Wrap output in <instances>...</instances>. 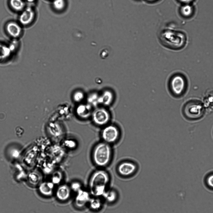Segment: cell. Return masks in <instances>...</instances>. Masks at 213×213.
<instances>
[{
  "label": "cell",
  "mask_w": 213,
  "mask_h": 213,
  "mask_svg": "<svg viewBox=\"0 0 213 213\" xmlns=\"http://www.w3.org/2000/svg\"><path fill=\"white\" fill-rule=\"evenodd\" d=\"M91 117L95 125L104 126L109 124L111 119V115L109 111L106 109L98 108L92 111Z\"/></svg>",
  "instance_id": "cell-6"
},
{
  "label": "cell",
  "mask_w": 213,
  "mask_h": 213,
  "mask_svg": "<svg viewBox=\"0 0 213 213\" xmlns=\"http://www.w3.org/2000/svg\"><path fill=\"white\" fill-rule=\"evenodd\" d=\"M137 169V166L130 160H124L119 163L117 167L118 173L123 177H128L134 174Z\"/></svg>",
  "instance_id": "cell-7"
},
{
  "label": "cell",
  "mask_w": 213,
  "mask_h": 213,
  "mask_svg": "<svg viewBox=\"0 0 213 213\" xmlns=\"http://www.w3.org/2000/svg\"><path fill=\"white\" fill-rule=\"evenodd\" d=\"M92 111L89 105H81L76 109V114L81 119H85L91 117Z\"/></svg>",
  "instance_id": "cell-12"
},
{
  "label": "cell",
  "mask_w": 213,
  "mask_h": 213,
  "mask_svg": "<svg viewBox=\"0 0 213 213\" xmlns=\"http://www.w3.org/2000/svg\"><path fill=\"white\" fill-rule=\"evenodd\" d=\"M70 188L71 190L76 192L82 189L81 184L78 182H72L71 184Z\"/></svg>",
  "instance_id": "cell-22"
},
{
  "label": "cell",
  "mask_w": 213,
  "mask_h": 213,
  "mask_svg": "<svg viewBox=\"0 0 213 213\" xmlns=\"http://www.w3.org/2000/svg\"><path fill=\"white\" fill-rule=\"evenodd\" d=\"M101 134L103 141L111 145L118 141L121 138V132L117 125L109 124L104 126Z\"/></svg>",
  "instance_id": "cell-3"
},
{
  "label": "cell",
  "mask_w": 213,
  "mask_h": 213,
  "mask_svg": "<svg viewBox=\"0 0 213 213\" xmlns=\"http://www.w3.org/2000/svg\"><path fill=\"white\" fill-rule=\"evenodd\" d=\"M182 2L185 3H188L191 2L192 0H179Z\"/></svg>",
  "instance_id": "cell-25"
},
{
  "label": "cell",
  "mask_w": 213,
  "mask_h": 213,
  "mask_svg": "<svg viewBox=\"0 0 213 213\" xmlns=\"http://www.w3.org/2000/svg\"><path fill=\"white\" fill-rule=\"evenodd\" d=\"M63 179L62 173L59 171H56L52 174L51 178V182L54 185L60 184Z\"/></svg>",
  "instance_id": "cell-17"
},
{
  "label": "cell",
  "mask_w": 213,
  "mask_h": 213,
  "mask_svg": "<svg viewBox=\"0 0 213 213\" xmlns=\"http://www.w3.org/2000/svg\"><path fill=\"white\" fill-rule=\"evenodd\" d=\"M102 196L107 201L111 202L114 201L116 200L117 194L115 191L109 190L106 191Z\"/></svg>",
  "instance_id": "cell-18"
},
{
  "label": "cell",
  "mask_w": 213,
  "mask_h": 213,
  "mask_svg": "<svg viewBox=\"0 0 213 213\" xmlns=\"http://www.w3.org/2000/svg\"><path fill=\"white\" fill-rule=\"evenodd\" d=\"M110 177L106 171L99 170L95 171L91 176L89 182L90 191L92 195L97 197L102 196L106 191Z\"/></svg>",
  "instance_id": "cell-1"
},
{
  "label": "cell",
  "mask_w": 213,
  "mask_h": 213,
  "mask_svg": "<svg viewBox=\"0 0 213 213\" xmlns=\"http://www.w3.org/2000/svg\"><path fill=\"white\" fill-rule=\"evenodd\" d=\"M10 50L9 47H7L0 44V58H4L7 55Z\"/></svg>",
  "instance_id": "cell-20"
},
{
  "label": "cell",
  "mask_w": 213,
  "mask_h": 213,
  "mask_svg": "<svg viewBox=\"0 0 213 213\" xmlns=\"http://www.w3.org/2000/svg\"><path fill=\"white\" fill-rule=\"evenodd\" d=\"M146 0L148 1H149V2H152V1H156L157 0Z\"/></svg>",
  "instance_id": "cell-27"
},
{
  "label": "cell",
  "mask_w": 213,
  "mask_h": 213,
  "mask_svg": "<svg viewBox=\"0 0 213 213\" xmlns=\"http://www.w3.org/2000/svg\"><path fill=\"white\" fill-rule=\"evenodd\" d=\"M35 16L34 10L31 7H27L23 10L19 17L21 24L23 25H27L33 21Z\"/></svg>",
  "instance_id": "cell-9"
},
{
  "label": "cell",
  "mask_w": 213,
  "mask_h": 213,
  "mask_svg": "<svg viewBox=\"0 0 213 213\" xmlns=\"http://www.w3.org/2000/svg\"><path fill=\"white\" fill-rule=\"evenodd\" d=\"M75 99L77 101H80L82 98V94L80 93H78L75 95Z\"/></svg>",
  "instance_id": "cell-24"
},
{
  "label": "cell",
  "mask_w": 213,
  "mask_h": 213,
  "mask_svg": "<svg viewBox=\"0 0 213 213\" xmlns=\"http://www.w3.org/2000/svg\"><path fill=\"white\" fill-rule=\"evenodd\" d=\"M55 185L51 181L44 183L42 186L43 193L47 196H51L53 193Z\"/></svg>",
  "instance_id": "cell-13"
},
{
  "label": "cell",
  "mask_w": 213,
  "mask_h": 213,
  "mask_svg": "<svg viewBox=\"0 0 213 213\" xmlns=\"http://www.w3.org/2000/svg\"><path fill=\"white\" fill-rule=\"evenodd\" d=\"M25 1L28 3H32L35 0H25Z\"/></svg>",
  "instance_id": "cell-26"
},
{
  "label": "cell",
  "mask_w": 213,
  "mask_h": 213,
  "mask_svg": "<svg viewBox=\"0 0 213 213\" xmlns=\"http://www.w3.org/2000/svg\"><path fill=\"white\" fill-rule=\"evenodd\" d=\"M187 87L185 78L180 74L173 76L169 82V87L172 94L176 97H180L185 92Z\"/></svg>",
  "instance_id": "cell-4"
},
{
  "label": "cell",
  "mask_w": 213,
  "mask_h": 213,
  "mask_svg": "<svg viewBox=\"0 0 213 213\" xmlns=\"http://www.w3.org/2000/svg\"><path fill=\"white\" fill-rule=\"evenodd\" d=\"M181 12L184 16L186 17L189 16L192 12V7L189 4H186L182 7Z\"/></svg>",
  "instance_id": "cell-19"
},
{
  "label": "cell",
  "mask_w": 213,
  "mask_h": 213,
  "mask_svg": "<svg viewBox=\"0 0 213 213\" xmlns=\"http://www.w3.org/2000/svg\"><path fill=\"white\" fill-rule=\"evenodd\" d=\"M90 199L89 192L82 189L77 192L75 199V205L78 208H82L89 203Z\"/></svg>",
  "instance_id": "cell-8"
},
{
  "label": "cell",
  "mask_w": 213,
  "mask_h": 213,
  "mask_svg": "<svg viewBox=\"0 0 213 213\" xmlns=\"http://www.w3.org/2000/svg\"><path fill=\"white\" fill-rule=\"evenodd\" d=\"M113 98L112 94L109 92H106L99 100V102L106 106H109L112 103Z\"/></svg>",
  "instance_id": "cell-15"
},
{
  "label": "cell",
  "mask_w": 213,
  "mask_h": 213,
  "mask_svg": "<svg viewBox=\"0 0 213 213\" xmlns=\"http://www.w3.org/2000/svg\"><path fill=\"white\" fill-rule=\"evenodd\" d=\"M6 30L10 36L15 38L19 37L22 32L21 27L17 23L13 22H10L7 24Z\"/></svg>",
  "instance_id": "cell-11"
},
{
  "label": "cell",
  "mask_w": 213,
  "mask_h": 213,
  "mask_svg": "<svg viewBox=\"0 0 213 213\" xmlns=\"http://www.w3.org/2000/svg\"><path fill=\"white\" fill-rule=\"evenodd\" d=\"M10 4L13 9L17 11L23 10L25 6L23 0H10Z\"/></svg>",
  "instance_id": "cell-14"
},
{
  "label": "cell",
  "mask_w": 213,
  "mask_h": 213,
  "mask_svg": "<svg viewBox=\"0 0 213 213\" xmlns=\"http://www.w3.org/2000/svg\"><path fill=\"white\" fill-rule=\"evenodd\" d=\"M65 3L64 0H54L53 6L57 10H62L65 7Z\"/></svg>",
  "instance_id": "cell-21"
},
{
  "label": "cell",
  "mask_w": 213,
  "mask_h": 213,
  "mask_svg": "<svg viewBox=\"0 0 213 213\" xmlns=\"http://www.w3.org/2000/svg\"><path fill=\"white\" fill-rule=\"evenodd\" d=\"M113 153L111 145L104 141L100 142L93 149L92 155L93 161L98 166H107L112 160Z\"/></svg>",
  "instance_id": "cell-2"
},
{
  "label": "cell",
  "mask_w": 213,
  "mask_h": 213,
  "mask_svg": "<svg viewBox=\"0 0 213 213\" xmlns=\"http://www.w3.org/2000/svg\"><path fill=\"white\" fill-rule=\"evenodd\" d=\"M206 182L210 187L213 188V174L208 177L206 179Z\"/></svg>",
  "instance_id": "cell-23"
},
{
  "label": "cell",
  "mask_w": 213,
  "mask_h": 213,
  "mask_svg": "<svg viewBox=\"0 0 213 213\" xmlns=\"http://www.w3.org/2000/svg\"><path fill=\"white\" fill-rule=\"evenodd\" d=\"M88 203L90 208L94 210L99 209L102 206L101 201L97 198H90Z\"/></svg>",
  "instance_id": "cell-16"
},
{
  "label": "cell",
  "mask_w": 213,
  "mask_h": 213,
  "mask_svg": "<svg viewBox=\"0 0 213 213\" xmlns=\"http://www.w3.org/2000/svg\"><path fill=\"white\" fill-rule=\"evenodd\" d=\"M71 189L66 185L59 186L56 191V196L59 200L64 201L67 200L71 195Z\"/></svg>",
  "instance_id": "cell-10"
},
{
  "label": "cell",
  "mask_w": 213,
  "mask_h": 213,
  "mask_svg": "<svg viewBox=\"0 0 213 213\" xmlns=\"http://www.w3.org/2000/svg\"><path fill=\"white\" fill-rule=\"evenodd\" d=\"M204 108L202 104L198 101H191L187 103L184 108L186 116L191 119H198L201 117Z\"/></svg>",
  "instance_id": "cell-5"
}]
</instances>
